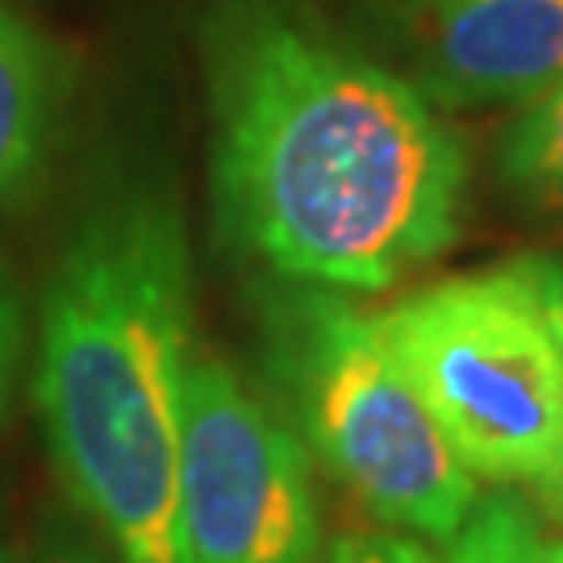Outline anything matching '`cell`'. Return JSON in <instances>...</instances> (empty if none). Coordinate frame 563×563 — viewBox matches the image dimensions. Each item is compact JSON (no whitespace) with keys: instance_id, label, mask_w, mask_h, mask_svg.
<instances>
[{"instance_id":"cell-1","label":"cell","mask_w":563,"mask_h":563,"mask_svg":"<svg viewBox=\"0 0 563 563\" xmlns=\"http://www.w3.org/2000/svg\"><path fill=\"white\" fill-rule=\"evenodd\" d=\"M201 67L213 222L239 260L372 297L455 246L467 142L309 0H209Z\"/></svg>"},{"instance_id":"cell-2","label":"cell","mask_w":563,"mask_h":563,"mask_svg":"<svg viewBox=\"0 0 563 563\" xmlns=\"http://www.w3.org/2000/svg\"><path fill=\"white\" fill-rule=\"evenodd\" d=\"M192 251L176 197L118 184L84 209L42 292L34 405L67 497L113 563H180Z\"/></svg>"},{"instance_id":"cell-3","label":"cell","mask_w":563,"mask_h":563,"mask_svg":"<svg viewBox=\"0 0 563 563\" xmlns=\"http://www.w3.org/2000/svg\"><path fill=\"white\" fill-rule=\"evenodd\" d=\"M263 363L309 460L384 526L446 543L481 481L463 467L372 313L351 297L276 284L263 292Z\"/></svg>"},{"instance_id":"cell-4","label":"cell","mask_w":563,"mask_h":563,"mask_svg":"<svg viewBox=\"0 0 563 563\" xmlns=\"http://www.w3.org/2000/svg\"><path fill=\"white\" fill-rule=\"evenodd\" d=\"M372 322L463 467L563 522V351L530 260L426 284Z\"/></svg>"},{"instance_id":"cell-5","label":"cell","mask_w":563,"mask_h":563,"mask_svg":"<svg viewBox=\"0 0 563 563\" xmlns=\"http://www.w3.org/2000/svg\"><path fill=\"white\" fill-rule=\"evenodd\" d=\"M322 509L301 434L234 363L184 372L180 563H318Z\"/></svg>"},{"instance_id":"cell-6","label":"cell","mask_w":563,"mask_h":563,"mask_svg":"<svg viewBox=\"0 0 563 563\" xmlns=\"http://www.w3.org/2000/svg\"><path fill=\"white\" fill-rule=\"evenodd\" d=\"M388 67L439 113L526 109L563 84V0H388Z\"/></svg>"},{"instance_id":"cell-7","label":"cell","mask_w":563,"mask_h":563,"mask_svg":"<svg viewBox=\"0 0 563 563\" xmlns=\"http://www.w3.org/2000/svg\"><path fill=\"white\" fill-rule=\"evenodd\" d=\"M67 97L59 46L0 4V209L30 192L51 159Z\"/></svg>"},{"instance_id":"cell-8","label":"cell","mask_w":563,"mask_h":563,"mask_svg":"<svg viewBox=\"0 0 563 563\" xmlns=\"http://www.w3.org/2000/svg\"><path fill=\"white\" fill-rule=\"evenodd\" d=\"M497 172L522 209L563 225V84L505 125Z\"/></svg>"},{"instance_id":"cell-9","label":"cell","mask_w":563,"mask_h":563,"mask_svg":"<svg viewBox=\"0 0 563 563\" xmlns=\"http://www.w3.org/2000/svg\"><path fill=\"white\" fill-rule=\"evenodd\" d=\"M443 563H551L547 530L522 493H488L443 543Z\"/></svg>"},{"instance_id":"cell-10","label":"cell","mask_w":563,"mask_h":563,"mask_svg":"<svg viewBox=\"0 0 563 563\" xmlns=\"http://www.w3.org/2000/svg\"><path fill=\"white\" fill-rule=\"evenodd\" d=\"M322 563H439L418 539L397 530H346L322 551Z\"/></svg>"},{"instance_id":"cell-11","label":"cell","mask_w":563,"mask_h":563,"mask_svg":"<svg viewBox=\"0 0 563 563\" xmlns=\"http://www.w3.org/2000/svg\"><path fill=\"white\" fill-rule=\"evenodd\" d=\"M21 339H25V322H21V305L9 276L0 272V418L13 397V380H18L21 363Z\"/></svg>"},{"instance_id":"cell-12","label":"cell","mask_w":563,"mask_h":563,"mask_svg":"<svg viewBox=\"0 0 563 563\" xmlns=\"http://www.w3.org/2000/svg\"><path fill=\"white\" fill-rule=\"evenodd\" d=\"M530 267H534V280L543 288L547 313H551V325H555V339L563 351V260H530Z\"/></svg>"},{"instance_id":"cell-13","label":"cell","mask_w":563,"mask_h":563,"mask_svg":"<svg viewBox=\"0 0 563 563\" xmlns=\"http://www.w3.org/2000/svg\"><path fill=\"white\" fill-rule=\"evenodd\" d=\"M46 563H113V555H101V551H80V547H71V551H59V555H51Z\"/></svg>"},{"instance_id":"cell-14","label":"cell","mask_w":563,"mask_h":563,"mask_svg":"<svg viewBox=\"0 0 563 563\" xmlns=\"http://www.w3.org/2000/svg\"><path fill=\"white\" fill-rule=\"evenodd\" d=\"M547 560L563 563V534H547Z\"/></svg>"},{"instance_id":"cell-15","label":"cell","mask_w":563,"mask_h":563,"mask_svg":"<svg viewBox=\"0 0 563 563\" xmlns=\"http://www.w3.org/2000/svg\"><path fill=\"white\" fill-rule=\"evenodd\" d=\"M0 563H21V560H18V555H13V551H9V547L0 543Z\"/></svg>"}]
</instances>
